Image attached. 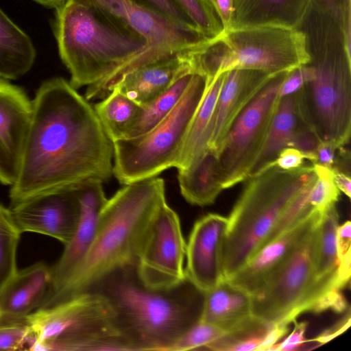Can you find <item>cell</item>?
<instances>
[{
  "mask_svg": "<svg viewBox=\"0 0 351 351\" xmlns=\"http://www.w3.org/2000/svg\"><path fill=\"white\" fill-rule=\"evenodd\" d=\"M32 113L20 169L10 186V204L90 179L113 174L114 148L94 107L69 82H43Z\"/></svg>",
  "mask_w": 351,
  "mask_h": 351,
  "instance_id": "cell-1",
  "label": "cell"
},
{
  "mask_svg": "<svg viewBox=\"0 0 351 351\" xmlns=\"http://www.w3.org/2000/svg\"><path fill=\"white\" fill-rule=\"evenodd\" d=\"M166 202L165 181L160 178L125 184L117 191L101 210L86 255L41 308L90 291L112 274L135 266L143 234L154 214Z\"/></svg>",
  "mask_w": 351,
  "mask_h": 351,
  "instance_id": "cell-2",
  "label": "cell"
},
{
  "mask_svg": "<svg viewBox=\"0 0 351 351\" xmlns=\"http://www.w3.org/2000/svg\"><path fill=\"white\" fill-rule=\"evenodd\" d=\"M299 29L306 35L314 70L313 79L303 87L306 112L320 141L342 148L351 134V54L341 23L311 11Z\"/></svg>",
  "mask_w": 351,
  "mask_h": 351,
  "instance_id": "cell-3",
  "label": "cell"
},
{
  "mask_svg": "<svg viewBox=\"0 0 351 351\" xmlns=\"http://www.w3.org/2000/svg\"><path fill=\"white\" fill-rule=\"evenodd\" d=\"M56 10L59 54L75 89L104 80L148 50L145 39L90 5L67 0Z\"/></svg>",
  "mask_w": 351,
  "mask_h": 351,
  "instance_id": "cell-4",
  "label": "cell"
},
{
  "mask_svg": "<svg viewBox=\"0 0 351 351\" xmlns=\"http://www.w3.org/2000/svg\"><path fill=\"white\" fill-rule=\"evenodd\" d=\"M107 286L120 327L132 350L168 351L200 320L204 292L186 281L167 291L144 287L125 269Z\"/></svg>",
  "mask_w": 351,
  "mask_h": 351,
  "instance_id": "cell-5",
  "label": "cell"
},
{
  "mask_svg": "<svg viewBox=\"0 0 351 351\" xmlns=\"http://www.w3.org/2000/svg\"><path fill=\"white\" fill-rule=\"evenodd\" d=\"M315 177L313 165L289 171L272 165L247 179L228 218L224 279L241 269L267 242L287 205Z\"/></svg>",
  "mask_w": 351,
  "mask_h": 351,
  "instance_id": "cell-6",
  "label": "cell"
},
{
  "mask_svg": "<svg viewBox=\"0 0 351 351\" xmlns=\"http://www.w3.org/2000/svg\"><path fill=\"white\" fill-rule=\"evenodd\" d=\"M192 70L206 84L235 69H254L271 75L289 72L310 62L305 34L276 25L232 27L190 53Z\"/></svg>",
  "mask_w": 351,
  "mask_h": 351,
  "instance_id": "cell-7",
  "label": "cell"
},
{
  "mask_svg": "<svg viewBox=\"0 0 351 351\" xmlns=\"http://www.w3.org/2000/svg\"><path fill=\"white\" fill-rule=\"evenodd\" d=\"M27 323L34 337L31 350H132L113 304L101 291H88L38 308Z\"/></svg>",
  "mask_w": 351,
  "mask_h": 351,
  "instance_id": "cell-8",
  "label": "cell"
},
{
  "mask_svg": "<svg viewBox=\"0 0 351 351\" xmlns=\"http://www.w3.org/2000/svg\"><path fill=\"white\" fill-rule=\"evenodd\" d=\"M206 88L205 77L194 73L173 110L147 132L112 142L113 174L125 185L156 177L176 167L191 121Z\"/></svg>",
  "mask_w": 351,
  "mask_h": 351,
  "instance_id": "cell-9",
  "label": "cell"
},
{
  "mask_svg": "<svg viewBox=\"0 0 351 351\" xmlns=\"http://www.w3.org/2000/svg\"><path fill=\"white\" fill-rule=\"evenodd\" d=\"M288 72L274 76L241 112L216 152L223 189L247 180L267 138Z\"/></svg>",
  "mask_w": 351,
  "mask_h": 351,
  "instance_id": "cell-10",
  "label": "cell"
},
{
  "mask_svg": "<svg viewBox=\"0 0 351 351\" xmlns=\"http://www.w3.org/2000/svg\"><path fill=\"white\" fill-rule=\"evenodd\" d=\"M186 241L178 214L165 202L149 221L141 239L136 275L146 288L167 291L186 281Z\"/></svg>",
  "mask_w": 351,
  "mask_h": 351,
  "instance_id": "cell-11",
  "label": "cell"
},
{
  "mask_svg": "<svg viewBox=\"0 0 351 351\" xmlns=\"http://www.w3.org/2000/svg\"><path fill=\"white\" fill-rule=\"evenodd\" d=\"M317 225L275 277L259 292L250 295L253 317L271 324L288 325L295 321L313 280Z\"/></svg>",
  "mask_w": 351,
  "mask_h": 351,
  "instance_id": "cell-12",
  "label": "cell"
},
{
  "mask_svg": "<svg viewBox=\"0 0 351 351\" xmlns=\"http://www.w3.org/2000/svg\"><path fill=\"white\" fill-rule=\"evenodd\" d=\"M75 185L39 193L10 204L8 208L19 231L42 234L66 245L72 238L80 218Z\"/></svg>",
  "mask_w": 351,
  "mask_h": 351,
  "instance_id": "cell-13",
  "label": "cell"
},
{
  "mask_svg": "<svg viewBox=\"0 0 351 351\" xmlns=\"http://www.w3.org/2000/svg\"><path fill=\"white\" fill-rule=\"evenodd\" d=\"M228 223L222 215L207 214L194 223L186 243V280L202 292L224 280L223 248Z\"/></svg>",
  "mask_w": 351,
  "mask_h": 351,
  "instance_id": "cell-14",
  "label": "cell"
},
{
  "mask_svg": "<svg viewBox=\"0 0 351 351\" xmlns=\"http://www.w3.org/2000/svg\"><path fill=\"white\" fill-rule=\"evenodd\" d=\"M323 213L317 209L263 245L247 263L227 279L250 295L259 292L280 271Z\"/></svg>",
  "mask_w": 351,
  "mask_h": 351,
  "instance_id": "cell-15",
  "label": "cell"
},
{
  "mask_svg": "<svg viewBox=\"0 0 351 351\" xmlns=\"http://www.w3.org/2000/svg\"><path fill=\"white\" fill-rule=\"evenodd\" d=\"M32 113L23 88L0 78V183L12 186L19 174Z\"/></svg>",
  "mask_w": 351,
  "mask_h": 351,
  "instance_id": "cell-16",
  "label": "cell"
},
{
  "mask_svg": "<svg viewBox=\"0 0 351 351\" xmlns=\"http://www.w3.org/2000/svg\"><path fill=\"white\" fill-rule=\"evenodd\" d=\"M102 183L99 180L90 179L75 185L80 208L79 221L60 258L51 267V285L45 302L69 278L93 241L99 213L108 199Z\"/></svg>",
  "mask_w": 351,
  "mask_h": 351,
  "instance_id": "cell-17",
  "label": "cell"
},
{
  "mask_svg": "<svg viewBox=\"0 0 351 351\" xmlns=\"http://www.w3.org/2000/svg\"><path fill=\"white\" fill-rule=\"evenodd\" d=\"M274 76L247 69L226 72L213 119L210 150L216 154L241 112Z\"/></svg>",
  "mask_w": 351,
  "mask_h": 351,
  "instance_id": "cell-18",
  "label": "cell"
},
{
  "mask_svg": "<svg viewBox=\"0 0 351 351\" xmlns=\"http://www.w3.org/2000/svg\"><path fill=\"white\" fill-rule=\"evenodd\" d=\"M51 285V267L44 263L17 270L0 289V324L27 323L42 306Z\"/></svg>",
  "mask_w": 351,
  "mask_h": 351,
  "instance_id": "cell-19",
  "label": "cell"
},
{
  "mask_svg": "<svg viewBox=\"0 0 351 351\" xmlns=\"http://www.w3.org/2000/svg\"><path fill=\"white\" fill-rule=\"evenodd\" d=\"M190 53L158 59L139 66L125 74L114 88L140 106H145L167 90L181 76L193 73Z\"/></svg>",
  "mask_w": 351,
  "mask_h": 351,
  "instance_id": "cell-20",
  "label": "cell"
},
{
  "mask_svg": "<svg viewBox=\"0 0 351 351\" xmlns=\"http://www.w3.org/2000/svg\"><path fill=\"white\" fill-rule=\"evenodd\" d=\"M232 27L276 25L298 29L311 0H233Z\"/></svg>",
  "mask_w": 351,
  "mask_h": 351,
  "instance_id": "cell-21",
  "label": "cell"
},
{
  "mask_svg": "<svg viewBox=\"0 0 351 351\" xmlns=\"http://www.w3.org/2000/svg\"><path fill=\"white\" fill-rule=\"evenodd\" d=\"M300 90L280 98L263 149L249 178L273 165L278 154L289 147L297 128L306 118Z\"/></svg>",
  "mask_w": 351,
  "mask_h": 351,
  "instance_id": "cell-22",
  "label": "cell"
},
{
  "mask_svg": "<svg viewBox=\"0 0 351 351\" xmlns=\"http://www.w3.org/2000/svg\"><path fill=\"white\" fill-rule=\"evenodd\" d=\"M250 307V295L224 279L205 292L200 321L228 332L252 316Z\"/></svg>",
  "mask_w": 351,
  "mask_h": 351,
  "instance_id": "cell-23",
  "label": "cell"
},
{
  "mask_svg": "<svg viewBox=\"0 0 351 351\" xmlns=\"http://www.w3.org/2000/svg\"><path fill=\"white\" fill-rule=\"evenodd\" d=\"M226 72L206 84L204 96L189 124L176 168L184 169L196 163L209 149L208 141L217 101Z\"/></svg>",
  "mask_w": 351,
  "mask_h": 351,
  "instance_id": "cell-24",
  "label": "cell"
},
{
  "mask_svg": "<svg viewBox=\"0 0 351 351\" xmlns=\"http://www.w3.org/2000/svg\"><path fill=\"white\" fill-rule=\"evenodd\" d=\"M35 58L30 38L0 9V78L22 77L31 69Z\"/></svg>",
  "mask_w": 351,
  "mask_h": 351,
  "instance_id": "cell-25",
  "label": "cell"
},
{
  "mask_svg": "<svg viewBox=\"0 0 351 351\" xmlns=\"http://www.w3.org/2000/svg\"><path fill=\"white\" fill-rule=\"evenodd\" d=\"M178 171L181 194L191 204H212L223 190L216 154L210 149L194 165Z\"/></svg>",
  "mask_w": 351,
  "mask_h": 351,
  "instance_id": "cell-26",
  "label": "cell"
},
{
  "mask_svg": "<svg viewBox=\"0 0 351 351\" xmlns=\"http://www.w3.org/2000/svg\"><path fill=\"white\" fill-rule=\"evenodd\" d=\"M93 107L107 136L112 142L125 138L142 109L141 106L117 88Z\"/></svg>",
  "mask_w": 351,
  "mask_h": 351,
  "instance_id": "cell-27",
  "label": "cell"
},
{
  "mask_svg": "<svg viewBox=\"0 0 351 351\" xmlns=\"http://www.w3.org/2000/svg\"><path fill=\"white\" fill-rule=\"evenodd\" d=\"M194 73L178 78L167 90L145 106L125 138L139 136L161 122L176 106L189 86ZM124 139V138H123Z\"/></svg>",
  "mask_w": 351,
  "mask_h": 351,
  "instance_id": "cell-28",
  "label": "cell"
},
{
  "mask_svg": "<svg viewBox=\"0 0 351 351\" xmlns=\"http://www.w3.org/2000/svg\"><path fill=\"white\" fill-rule=\"evenodd\" d=\"M272 325L252 315L241 326L225 332L204 349L215 351L256 350Z\"/></svg>",
  "mask_w": 351,
  "mask_h": 351,
  "instance_id": "cell-29",
  "label": "cell"
},
{
  "mask_svg": "<svg viewBox=\"0 0 351 351\" xmlns=\"http://www.w3.org/2000/svg\"><path fill=\"white\" fill-rule=\"evenodd\" d=\"M21 232L9 208L0 204V289L16 272V251Z\"/></svg>",
  "mask_w": 351,
  "mask_h": 351,
  "instance_id": "cell-30",
  "label": "cell"
},
{
  "mask_svg": "<svg viewBox=\"0 0 351 351\" xmlns=\"http://www.w3.org/2000/svg\"><path fill=\"white\" fill-rule=\"evenodd\" d=\"M190 19L195 27L210 38L220 35L223 27L206 0H172Z\"/></svg>",
  "mask_w": 351,
  "mask_h": 351,
  "instance_id": "cell-31",
  "label": "cell"
},
{
  "mask_svg": "<svg viewBox=\"0 0 351 351\" xmlns=\"http://www.w3.org/2000/svg\"><path fill=\"white\" fill-rule=\"evenodd\" d=\"M313 166L316 180L311 189L308 201L313 208L324 213L338 201L340 191L334 182L332 169L318 164Z\"/></svg>",
  "mask_w": 351,
  "mask_h": 351,
  "instance_id": "cell-32",
  "label": "cell"
},
{
  "mask_svg": "<svg viewBox=\"0 0 351 351\" xmlns=\"http://www.w3.org/2000/svg\"><path fill=\"white\" fill-rule=\"evenodd\" d=\"M315 180L316 177L309 181L287 205L265 243L279 236L315 209L308 201L309 193Z\"/></svg>",
  "mask_w": 351,
  "mask_h": 351,
  "instance_id": "cell-33",
  "label": "cell"
},
{
  "mask_svg": "<svg viewBox=\"0 0 351 351\" xmlns=\"http://www.w3.org/2000/svg\"><path fill=\"white\" fill-rule=\"evenodd\" d=\"M225 332L217 326L199 321L189 328L168 349V351H186L204 349Z\"/></svg>",
  "mask_w": 351,
  "mask_h": 351,
  "instance_id": "cell-34",
  "label": "cell"
},
{
  "mask_svg": "<svg viewBox=\"0 0 351 351\" xmlns=\"http://www.w3.org/2000/svg\"><path fill=\"white\" fill-rule=\"evenodd\" d=\"M34 337L27 323L0 324V350H29Z\"/></svg>",
  "mask_w": 351,
  "mask_h": 351,
  "instance_id": "cell-35",
  "label": "cell"
},
{
  "mask_svg": "<svg viewBox=\"0 0 351 351\" xmlns=\"http://www.w3.org/2000/svg\"><path fill=\"white\" fill-rule=\"evenodd\" d=\"M321 141L313 126L303 119L297 128L289 147L300 151L312 164L317 163V149Z\"/></svg>",
  "mask_w": 351,
  "mask_h": 351,
  "instance_id": "cell-36",
  "label": "cell"
},
{
  "mask_svg": "<svg viewBox=\"0 0 351 351\" xmlns=\"http://www.w3.org/2000/svg\"><path fill=\"white\" fill-rule=\"evenodd\" d=\"M314 77V70L309 64L298 66L287 73L281 85L279 96L293 94L309 83Z\"/></svg>",
  "mask_w": 351,
  "mask_h": 351,
  "instance_id": "cell-37",
  "label": "cell"
},
{
  "mask_svg": "<svg viewBox=\"0 0 351 351\" xmlns=\"http://www.w3.org/2000/svg\"><path fill=\"white\" fill-rule=\"evenodd\" d=\"M134 1L155 10L176 23L184 26L196 28L190 19L172 0Z\"/></svg>",
  "mask_w": 351,
  "mask_h": 351,
  "instance_id": "cell-38",
  "label": "cell"
},
{
  "mask_svg": "<svg viewBox=\"0 0 351 351\" xmlns=\"http://www.w3.org/2000/svg\"><path fill=\"white\" fill-rule=\"evenodd\" d=\"M295 323L293 331L282 341L274 345L269 351H295L302 348L305 343L308 342L304 337L307 327L306 322Z\"/></svg>",
  "mask_w": 351,
  "mask_h": 351,
  "instance_id": "cell-39",
  "label": "cell"
},
{
  "mask_svg": "<svg viewBox=\"0 0 351 351\" xmlns=\"http://www.w3.org/2000/svg\"><path fill=\"white\" fill-rule=\"evenodd\" d=\"M311 8L341 20L351 11V0H311Z\"/></svg>",
  "mask_w": 351,
  "mask_h": 351,
  "instance_id": "cell-40",
  "label": "cell"
},
{
  "mask_svg": "<svg viewBox=\"0 0 351 351\" xmlns=\"http://www.w3.org/2000/svg\"><path fill=\"white\" fill-rule=\"evenodd\" d=\"M304 155L294 147L282 149L277 155L273 165L282 170H293L303 166Z\"/></svg>",
  "mask_w": 351,
  "mask_h": 351,
  "instance_id": "cell-41",
  "label": "cell"
},
{
  "mask_svg": "<svg viewBox=\"0 0 351 351\" xmlns=\"http://www.w3.org/2000/svg\"><path fill=\"white\" fill-rule=\"evenodd\" d=\"M337 247L339 262L351 261V223L350 221L339 226L337 228Z\"/></svg>",
  "mask_w": 351,
  "mask_h": 351,
  "instance_id": "cell-42",
  "label": "cell"
},
{
  "mask_svg": "<svg viewBox=\"0 0 351 351\" xmlns=\"http://www.w3.org/2000/svg\"><path fill=\"white\" fill-rule=\"evenodd\" d=\"M217 15L224 29L231 27L233 16V0H206Z\"/></svg>",
  "mask_w": 351,
  "mask_h": 351,
  "instance_id": "cell-43",
  "label": "cell"
},
{
  "mask_svg": "<svg viewBox=\"0 0 351 351\" xmlns=\"http://www.w3.org/2000/svg\"><path fill=\"white\" fill-rule=\"evenodd\" d=\"M350 313L348 312L347 315L343 317V319H341L335 325L325 330L322 333H321L315 338L311 340H308V341L317 342L319 346L324 344L347 330L350 326Z\"/></svg>",
  "mask_w": 351,
  "mask_h": 351,
  "instance_id": "cell-44",
  "label": "cell"
},
{
  "mask_svg": "<svg viewBox=\"0 0 351 351\" xmlns=\"http://www.w3.org/2000/svg\"><path fill=\"white\" fill-rule=\"evenodd\" d=\"M337 149H339L332 143L321 141L317 149L316 164L333 169L335 164V153Z\"/></svg>",
  "mask_w": 351,
  "mask_h": 351,
  "instance_id": "cell-45",
  "label": "cell"
},
{
  "mask_svg": "<svg viewBox=\"0 0 351 351\" xmlns=\"http://www.w3.org/2000/svg\"><path fill=\"white\" fill-rule=\"evenodd\" d=\"M288 325L284 324H273L263 342L258 348V351H269V350L282 338L289 331Z\"/></svg>",
  "mask_w": 351,
  "mask_h": 351,
  "instance_id": "cell-46",
  "label": "cell"
},
{
  "mask_svg": "<svg viewBox=\"0 0 351 351\" xmlns=\"http://www.w3.org/2000/svg\"><path fill=\"white\" fill-rule=\"evenodd\" d=\"M333 169V180L337 189L349 198L351 197V180L346 173L337 169Z\"/></svg>",
  "mask_w": 351,
  "mask_h": 351,
  "instance_id": "cell-47",
  "label": "cell"
},
{
  "mask_svg": "<svg viewBox=\"0 0 351 351\" xmlns=\"http://www.w3.org/2000/svg\"><path fill=\"white\" fill-rule=\"evenodd\" d=\"M36 3L49 8H58L62 5L67 0H33Z\"/></svg>",
  "mask_w": 351,
  "mask_h": 351,
  "instance_id": "cell-48",
  "label": "cell"
}]
</instances>
